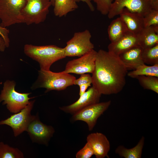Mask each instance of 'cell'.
<instances>
[{"label":"cell","mask_w":158,"mask_h":158,"mask_svg":"<svg viewBox=\"0 0 158 158\" xmlns=\"http://www.w3.org/2000/svg\"><path fill=\"white\" fill-rule=\"evenodd\" d=\"M128 70L118 56L108 51L97 52L92 84L101 95L117 94L126 83Z\"/></svg>","instance_id":"6da1fadb"},{"label":"cell","mask_w":158,"mask_h":158,"mask_svg":"<svg viewBox=\"0 0 158 158\" xmlns=\"http://www.w3.org/2000/svg\"><path fill=\"white\" fill-rule=\"evenodd\" d=\"M24 53L38 62L40 69L50 70L55 62L66 57L64 48L55 45L36 46L26 44L24 47Z\"/></svg>","instance_id":"7a4b0ae2"},{"label":"cell","mask_w":158,"mask_h":158,"mask_svg":"<svg viewBox=\"0 0 158 158\" xmlns=\"http://www.w3.org/2000/svg\"><path fill=\"white\" fill-rule=\"evenodd\" d=\"M76 78L73 75L64 72H52L50 70H40L37 80L32 88L35 89L40 87L46 89L45 92L52 90L61 91L74 85Z\"/></svg>","instance_id":"3957f363"},{"label":"cell","mask_w":158,"mask_h":158,"mask_svg":"<svg viewBox=\"0 0 158 158\" xmlns=\"http://www.w3.org/2000/svg\"><path fill=\"white\" fill-rule=\"evenodd\" d=\"M16 83L13 81L7 80L4 83L0 94V102L6 105L10 112L16 113L30 103L29 100L33 97H29L31 93H21L15 90Z\"/></svg>","instance_id":"277c9868"},{"label":"cell","mask_w":158,"mask_h":158,"mask_svg":"<svg viewBox=\"0 0 158 158\" xmlns=\"http://www.w3.org/2000/svg\"><path fill=\"white\" fill-rule=\"evenodd\" d=\"M124 8L143 17L151 10H158V0H114L107 15L108 18L119 15Z\"/></svg>","instance_id":"5b68a950"},{"label":"cell","mask_w":158,"mask_h":158,"mask_svg":"<svg viewBox=\"0 0 158 158\" xmlns=\"http://www.w3.org/2000/svg\"><path fill=\"white\" fill-rule=\"evenodd\" d=\"M28 0H0V25L6 28L23 23L22 11Z\"/></svg>","instance_id":"8992f818"},{"label":"cell","mask_w":158,"mask_h":158,"mask_svg":"<svg viewBox=\"0 0 158 158\" xmlns=\"http://www.w3.org/2000/svg\"><path fill=\"white\" fill-rule=\"evenodd\" d=\"M51 6V0H28L22 12L23 23L30 25L43 22Z\"/></svg>","instance_id":"52a82bcc"},{"label":"cell","mask_w":158,"mask_h":158,"mask_svg":"<svg viewBox=\"0 0 158 158\" xmlns=\"http://www.w3.org/2000/svg\"><path fill=\"white\" fill-rule=\"evenodd\" d=\"M91 37L88 30L75 32L64 48L66 56L80 57L93 50L94 46L91 42Z\"/></svg>","instance_id":"ba28073f"},{"label":"cell","mask_w":158,"mask_h":158,"mask_svg":"<svg viewBox=\"0 0 158 158\" xmlns=\"http://www.w3.org/2000/svg\"><path fill=\"white\" fill-rule=\"evenodd\" d=\"M35 101H30L28 104L19 112L0 121V125H6L11 127L15 137L26 131L30 123L35 116L31 114Z\"/></svg>","instance_id":"9c48e42d"},{"label":"cell","mask_w":158,"mask_h":158,"mask_svg":"<svg viewBox=\"0 0 158 158\" xmlns=\"http://www.w3.org/2000/svg\"><path fill=\"white\" fill-rule=\"evenodd\" d=\"M111 103V101L109 100L89 106L73 115L71 120L72 121H81L85 122L89 130L91 131L98 118L108 109Z\"/></svg>","instance_id":"30bf717a"},{"label":"cell","mask_w":158,"mask_h":158,"mask_svg":"<svg viewBox=\"0 0 158 158\" xmlns=\"http://www.w3.org/2000/svg\"><path fill=\"white\" fill-rule=\"evenodd\" d=\"M97 51L94 49L80 57L68 61L63 71L78 75L91 73L94 71Z\"/></svg>","instance_id":"8fae6325"},{"label":"cell","mask_w":158,"mask_h":158,"mask_svg":"<svg viewBox=\"0 0 158 158\" xmlns=\"http://www.w3.org/2000/svg\"><path fill=\"white\" fill-rule=\"evenodd\" d=\"M26 131L33 142L47 146L55 130L52 126L41 122L37 115L30 123Z\"/></svg>","instance_id":"7c38bea8"},{"label":"cell","mask_w":158,"mask_h":158,"mask_svg":"<svg viewBox=\"0 0 158 158\" xmlns=\"http://www.w3.org/2000/svg\"><path fill=\"white\" fill-rule=\"evenodd\" d=\"M101 95L92 86L80 96L76 102L70 105L60 107L59 109L66 113L73 115L87 107L99 102Z\"/></svg>","instance_id":"4fadbf2b"},{"label":"cell","mask_w":158,"mask_h":158,"mask_svg":"<svg viewBox=\"0 0 158 158\" xmlns=\"http://www.w3.org/2000/svg\"><path fill=\"white\" fill-rule=\"evenodd\" d=\"M86 140L92 147L96 158H104L108 157L110 145L104 134L99 132L91 133L87 136Z\"/></svg>","instance_id":"5bb4252c"},{"label":"cell","mask_w":158,"mask_h":158,"mask_svg":"<svg viewBox=\"0 0 158 158\" xmlns=\"http://www.w3.org/2000/svg\"><path fill=\"white\" fill-rule=\"evenodd\" d=\"M138 45H139L137 35L128 31L117 41L111 42L108 46V51L118 56L129 49Z\"/></svg>","instance_id":"9a60e30c"},{"label":"cell","mask_w":158,"mask_h":158,"mask_svg":"<svg viewBox=\"0 0 158 158\" xmlns=\"http://www.w3.org/2000/svg\"><path fill=\"white\" fill-rule=\"evenodd\" d=\"M143 49L140 46L134 47L118 56L127 70H135L145 64L142 58Z\"/></svg>","instance_id":"2e32d148"},{"label":"cell","mask_w":158,"mask_h":158,"mask_svg":"<svg viewBox=\"0 0 158 158\" xmlns=\"http://www.w3.org/2000/svg\"><path fill=\"white\" fill-rule=\"evenodd\" d=\"M119 15L129 32L137 35L144 28L143 17L139 14L124 8Z\"/></svg>","instance_id":"e0dca14e"},{"label":"cell","mask_w":158,"mask_h":158,"mask_svg":"<svg viewBox=\"0 0 158 158\" xmlns=\"http://www.w3.org/2000/svg\"><path fill=\"white\" fill-rule=\"evenodd\" d=\"M137 35L143 49L153 47L158 44V25L144 27Z\"/></svg>","instance_id":"ac0fdd59"},{"label":"cell","mask_w":158,"mask_h":158,"mask_svg":"<svg viewBox=\"0 0 158 158\" xmlns=\"http://www.w3.org/2000/svg\"><path fill=\"white\" fill-rule=\"evenodd\" d=\"M128 31L126 24L120 17L114 19L111 22L107 29L111 42L117 41Z\"/></svg>","instance_id":"d6986e66"},{"label":"cell","mask_w":158,"mask_h":158,"mask_svg":"<svg viewBox=\"0 0 158 158\" xmlns=\"http://www.w3.org/2000/svg\"><path fill=\"white\" fill-rule=\"evenodd\" d=\"M145 140V137L142 136L136 145L130 149L119 145L116 149L115 152L120 157L125 158H141Z\"/></svg>","instance_id":"ffe728a7"},{"label":"cell","mask_w":158,"mask_h":158,"mask_svg":"<svg viewBox=\"0 0 158 158\" xmlns=\"http://www.w3.org/2000/svg\"><path fill=\"white\" fill-rule=\"evenodd\" d=\"M53 6L55 15L59 17L66 16L78 7L77 2L73 0H55Z\"/></svg>","instance_id":"44dd1931"},{"label":"cell","mask_w":158,"mask_h":158,"mask_svg":"<svg viewBox=\"0 0 158 158\" xmlns=\"http://www.w3.org/2000/svg\"><path fill=\"white\" fill-rule=\"evenodd\" d=\"M127 75L133 78H136L138 76L142 75L158 77V63L150 66L143 64L135 69L128 73Z\"/></svg>","instance_id":"7402d4cb"},{"label":"cell","mask_w":158,"mask_h":158,"mask_svg":"<svg viewBox=\"0 0 158 158\" xmlns=\"http://www.w3.org/2000/svg\"><path fill=\"white\" fill-rule=\"evenodd\" d=\"M136 78L144 89L151 90L158 93V77L142 75L138 76Z\"/></svg>","instance_id":"603a6c76"},{"label":"cell","mask_w":158,"mask_h":158,"mask_svg":"<svg viewBox=\"0 0 158 158\" xmlns=\"http://www.w3.org/2000/svg\"><path fill=\"white\" fill-rule=\"evenodd\" d=\"M142 58L145 64L153 65L158 63V44L149 48L143 49Z\"/></svg>","instance_id":"cb8c5ba5"},{"label":"cell","mask_w":158,"mask_h":158,"mask_svg":"<svg viewBox=\"0 0 158 158\" xmlns=\"http://www.w3.org/2000/svg\"><path fill=\"white\" fill-rule=\"evenodd\" d=\"M23 152L17 148H15L0 142V158H22Z\"/></svg>","instance_id":"d4e9b609"},{"label":"cell","mask_w":158,"mask_h":158,"mask_svg":"<svg viewBox=\"0 0 158 158\" xmlns=\"http://www.w3.org/2000/svg\"><path fill=\"white\" fill-rule=\"evenodd\" d=\"M144 27L158 25V10L153 9L143 17Z\"/></svg>","instance_id":"484cf974"},{"label":"cell","mask_w":158,"mask_h":158,"mask_svg":"<svg viewBox=\"0 0 158 158\" xmlns=\"http://www.w3.org/2000/svg\"><path fill=\"white\" fill-rule=\"evenodd\" d=\"M96 4L97 9L102 15H107L114 0H91Z\"/></svg>","instance_id":"4316f807"},{"label":"cell","mask_w":158,"mask_h":158,"mask_svg":"<svg viewBox=\"0 0 158 158\" xmlns=\"http://www.w3.org/2000/svg\"><path fill=\"white\" fill-rule=\"evenodd\" d=\"M94 153L92 147L90 144L87 142L84 146L75 155L76 158H90Z\"/></svg>","instance_id":"83f0119b"},{"label":"cell","mask_w":158,"mask_h":158,"mask_svg":"<svg viewBox=\"0 0 158 158\" xmlns=\"http://www.w3.org/2000/svg\"><path fill=\"white\" fill-rule=\"evenodd\" d=\"M92 76L88 74L84 73L80 75V77L75 79L74 82V85L80 86L82 85L86 84H92Z\"/></svg>","instance_id":"f1b7e54d"},{"label":"cell","mask_w":158,"mask_h":158,"mask_svg":"<svg viewBox=\"0 0 158 158\" xmlns=\"http://www.w3.org/2000/svg\"><path fill=\"white\" fill-rule=\"evenodd\" d=\"M9 31L6 28L2 27L0 25V36L4 41L6 47H9L10 40L9 38Z\"/></svg>","instance_id":"f546056e"},{"label":"cell","mask_w":158,"mask_h":158,"mask_svg":"<svg viewBox=\"0 0 158 158\" xmlns=\"http://www.w3.org/2000/svg\"><path fill=\"white\" fill-rule=\"evenodd\" d=\"M76 2L82 1L85 3L87 5L90 10L92 11L95 10V7L91 2V0H73Z\"/></svg>","instance_id":"4dcf8cb0"},{"label":"cell","mask_w":158,"mask_h":158,"mask_svg":"<svg viewBox=\"0 0 158 158\" xmlns=\"http://www.w3.org/2000/svg\"><path fill=\"white\" fill-rule=\"evenodd\" d=\"M91 84L88 83L82 85L80 86L79 96H80L86 92V90L89 86H91Z\"/></svg>","instance_id":"1f68e13d"},{"label":"cell","mask_w":158,"mask_h":158,"mask_svg":"<svg viewBox=\"0 0 158 158\" xmlns=\"http://www.w3.org/2000/svg\"><path fill=\"white\" fill-rule=\"evenodd\" d=\"M6 48L4 40L2 37L0 36V51L3 52Z\"/></svg>","instance_id":"d6a6232c"},{"label":"cell","mask_w":158,"mask_h":158,"mask_svg":"<svg viewBox=\"0 0 158 158\" xmlns=\"http://www.w3.org/2000/svg\"><path fill=\"white\" fill-rule=\"evenodd\" d=\"M51 1L52 3V6H54V3L55 0H51Z\"/></svg>","instance_id":"836d02e7"}]
</instances>
